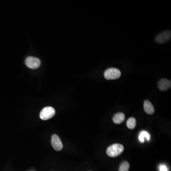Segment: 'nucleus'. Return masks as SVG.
I'll list each match as a JSON object with an SVG mask.
<instances>
[{"label": "nucleus", "mask_w": 171, "mask_h": 171, "mask_svg": "<svg viewBox=\"0 0 171 171\" xmlns=\"http://www.w3.org/2000/svg\"><path fill=\"white\" fill-rule=\"evenodd\" d=\"M129 167H130L129 164L126 161H125L121 164L119 167V171H128Z\"/></svg>", "instance_id": "12"}, {"label": "nucleus", "mask_w": 171, "mask_h": 171, "mask_svg": "<svg viewBox=\"0 0 171 171\" xmlns=\"http://www.w3.org/2000/svg\"><path fill=\"white\" fill-rule=\"evenodd\" d=\"M171 38V32L170 31H163L155 38V42L159 44L165 43L169 41Z\"/></svg>", "instance_id": "5"}, {"label": "nucleus", "mask_w": 171, "mask_h": 171, "mask_svg": "<svg viewBox=\"0 0 171 171\" xmlns=\"http://www.w3.org/2000/svg\"><path fill=\"white\" fill-rule=\"evenodd\" d=\"M124 150V147L120 144H115L110 145L107 150V154L110 157H115L121 154Z\"/></svg>", "instance_id": "1"}, {"label": "nucleus", "mask_w": 171, "mask_h": 171, "mask_svg": "<svg viewBox=\"0 0 171 171\" xmlns=\"http://www.w3.org/2000/svg\"><path fill=\"white\" fill-rule=\"evenodd\" d=\"M55 114V110L51 107H47L43 108L40 115V118L43 120H47L53 117Z\"/></svg>", "instance_id": "3"}, {"label": "nucleus", "mask_w": 171, "mask_h": 171, "mask_svg": "<svg viewBox=\"0 0 171 171\" xmlns=\"http://www.w3.org/2000/svg\"><path fill=\"white\" fill-rule=\"evenodd\" d=\"M158 87L161 91H166L171 87V80L162 78L158 82Z\"/></svg>", "instance_id": "7"}, {"label": "nucleus", "mask_w": 171, "mask_h": 171, "mask_svg": "<svg viewBox=\"0 0 171 171\" xmlns=\"http://www.w3.org/2000/svg\"><path fill=\"white\" fill-rule=\"evenodd\" d=\"M159 169H160V171H168V169H167L166 165H163V164L161 165Z\"/></svg>", "instance_id": "13"}, {"label": "nucleus", "mask_w": 171, "mask_h": 171, "mask_svg": "<svg viewBox=\"0 0 171 171\" xmlns=\"http://www.w3.org/2000/svg\"><path fill=\"white\" fill-rule=\"evenodd\" d=\"M51 145L56 151H59L63 148V144L61 139L57 135H53L51 137Z\"/></svg>", "instance_id": "6"}, {"label": "nucleus", "mask_w": 171, "mask_h": 171, "mask_svg": "<svg viewBox=\"0 0 171 171\" xmlns=\"http://www.w3.org/2000/svg\"><path fill=\"white\" fill-rule=\"evenodd\" d=\"M144 108L145 113L149 115L154 114V108L153 104L148 100H145L144 103Z\"/></svg>", "instance_id": "8"}, {"label": "nucleus", "mask_w": 171, "mask_h": 171, "mask_svg": "<svg viewBox=\"0 0 171 171\" xmlns=\"http://www.w3.org/2000/svg\"><path fill=\"white\" fill-rule=\"evenodd\" d=\"M121 71L116 68H109L104 72V77L107 80H114L119 78L121 77Z\"/></svg>", "instance_id": "2"}, {"label": "nucleus", "mask_w": 171, "mask_h": 171, "mask_svg": "<svg viewBox=\"0 0 171 171\" xmlns=\"http://www.w3.org/2000/svg\"><path fill=\"white\" fill-rule=\"evenodd\" d=\"M25 63L28 67L32 69L38 68L41 64V61L39 59L36 57H28L25 60Z\"/></svg>", "instance_id": "4"}, {"label": "nucleus", "mask_w": 171, "mask_h": 171, "mask_svg": "<svg viewBox=\"0 0 171 171\" xmlns=\"http://www.w3.org/2000/svg\"><path fill=\"white\" fill-rule=\"evenodd\" d=\"M136 124V119L134 117H130L127 120L126 122L127 127L130 129H133L135 128Z\"/></svg>", "instance_id": "11"}, {"label": "nucleus", "mask_w": 171, "mask_h": 171, "mask_svg": "<svg viewBox=\"0 0 171 171\" xmlns=\"http://www.w3.org/2000/svg\"><path fill=\"white\" fill-rule=\"evenodd\" d=\"M145 139H146L147 141H149L150 139V135H149V134H148V132H146V131H142V132L140 133V135H139V141H140V142H142V143H144Z\"/></svg>", "instance_id": "10"}, {"label": "nucleus", "mask_w": 171, "mask_h": 171, "mask_svg": "<svg viewBox=\"0 0 171 171\" xmlns=\"http://www.w3.org/2000/svg\"></svg>", "instance_id": "14"}, {"label": "nucleus", "mask_w": 171, "mask_h": 171, "mask_svg": "<svg viewBox=\"0 0 171 171\" xmlns=\"http://www.w3.org/2000/svg\"><path fill=\"white\" fill-rule=\"evenodd\" d=\"M125 119V114L120 112L115 115L113 118V121L114 123L116 124H120L123 123Z\"/></svg>", "instance_id": "9"}]
</instances>
